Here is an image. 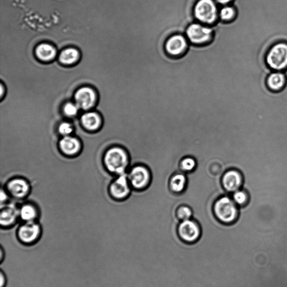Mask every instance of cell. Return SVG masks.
<instances>
[{"label": "cell", "mask_w": 287, "mask_h": 287, "mask_svg": "<svg viewBox=\"0 0 287 287\" xmlns=\"http://www.w3.org/2000/svg\"><path fill=\"white\" fill-rule=\"evenodd\" d=\"M79 57V54L78 50L74 48H68L62 52L59 59L62 64L70 65L76 63Z\"/></svg>", "instance_id": "ffe728a7"}, {"label": "cell", "mask_w": 287, "mask_h": 287, "mask_svg": "<svg viewBox=\"0 0 287 287\" xmlns=\"http://www.w3.org/2000/svg\"><path fill=\"white\" fill-rule=\"evenodd\" d=\"M232 199L237 205L244 206L248 203L249 196L246 192L238 190L233 193Z\"/></svg>", "instance_id": "d4e9b609"}, {"label": "cell", "mask_w": 287, "mask_h": 287, "mask_svg": "<svg viewBox=\"0 0 287 287\" xmlns=\"http://www.w3.org/2000/svg\"><path fill=\"white\" fill-rule=\"evenodd\" d=\"M80 119L83 128L90 131L99 130L102 125V119L99 114L96 112L85 113Z\"/></svg>", "instance_id": "2e32d148"}, {"label": "cell", "mask_w": 287, "mask_h": 287, "mask_svg": "<svg viewBox=\"0 0 287 287\" xmlns=\"http://www.w3.org/2000/svg\"><path fill=\"white\" fill-rule=\"evenodd\" d=\"M56 49L50 44L42 43L38 45L36 49V54L38 58L43 61H50L54 59L56 56Z\"/></svg>", "instance_id": "ac0fdd59"}, {"label": "cell", "mask_w": 287, "mask_h": 287, "mask_svg": "<svg viewBox=\"0 0 287 287\" xmlns=\"http://www.w3.org/2000/svg\"><path fill=\"white\" fill-rule=\"evenodd\" d=\"M128 177L132 188L142 190L150 184L152 175L147 166L136 164L129 171Z\"/></svg>", "instance_id": "8992f818"}, {"label": "cell", "mask_w": 287, "mask_h": 287, "mask_svg": "<svg viewBox=\"0 0 287 287\" xmlns=\"http://www.w3.org/2000/svg\"><path fill=\"white\" fill-rule=\"evenodd\" d=\"M4 257H5V252L2 247L1 249H0V261H1V262H3Z\"/></svg>", "instance_id": "4dcf8cb0"}, {"label": "cell", "mask_w": 287, "mask_h": 287, "mask_svg": "<svg viewBox=\"0 0 287 287\" xmlns=\"http://www.w3.org/2000/svg\"><path fill=\"white\" fill-rule=\"evenodd\" d=\"M268 83L271 88L274 90H278L282 88L284 85V76L281 73L273 74L269 78Z\"/></svg>", "instance_id": "44dd1931"}, {"label": "cell", "mask_w": 287, "mask_h": 287, "mask_svg": "<svg viewBox=\"0 0 287 287\" xmlns=\"http://www.w3.org/2000/svg\"><path fill=\"white\" fill-rule=\"evenodd\" d=\"M221 182L227 193H234L243 185V175L236 170H228L223 174Z\"/></svg>", "instance_id": "8fae6325"}, {"label": "cell", "mask_w": 287, "mask_h": 287, "mask_svg": "<svg viewBox=\"0 0 287 287\" xmlns=\"http://www.w3.org/2000/svg\"><path fill=\"white\" fill-rule=\"evenodd\" d=\"M7 189L11 196L16 199H22L27 196L31 190L30 183L21 178H15L9 181Z\"/></svg>", "instance_id": "4fadbf2b"}, {"label": "cell", "mask_w": 287, "mask_h": 287, "mask_svg": "<svg viewBox=\"0 0 287 287\" xmlns=\"http://www.w3.org/2000/svg\"><path fill=\"white\" fill-rule=\"evenodd\" d=\"M178 237L182 242L194 244L198 242L202 234L199 223L194 219L180 222L177 226Z\"/></svg>", "instance_id": "5b68a950"}, {"label": "cell", "mask_w": 287, "mask_h": 287, "mask_svg": "<svg viewBox=\"0 0 287 287\" xmlns=\"http://www.w3.org/2000/svg\"><path fill=\"white\" fill-rule=\"evenodd\" d=\"M190 43L185 34L176 33L169 37L164 43L167 54L172 57H180L185 54Z\"/></svg>", "instance_id": "ba28073f"}, {"label": "cell", "mask_w": 287, "mask_h": 287, "mask_svg": "<svg viewBox=\"0 0 287 287\" xmlns=\"http://www.w3.org/2000/svg\"><path fill=\"white\" fill-rule=\"evenodd\" d=\"M0 280H1V283H0V287H5L7 285V278H6L5 274L3 271L0 272Z\"/></svg>", "instance_id": "83f0119b"}, {"label": "cell", "mask_w": 287, "mask_h": 287, "mask_svg": "<svg viewBox=\"0 0 287 287\" xmlns=\"http://www.w3.org/2000/svg\"><path fill=\"white\" fill-rule=\"evenodd\" d=\"M79 109L76 103H67L63 108V112L67 117H73L77 115Z\"/></svg>", "instance_id": "484cf974"}, {"label": "cell", "mask_w": 287, "mask_h": 287, "mask_svg": "<svg viewBox=\"0 0 287 287\" xmlns=\"http://www.w3.org/2000/svg\"><path fill=\"white\" fill-rule=\"evenodd\" d=\"M59 148L66 156H76L81 151V142L71 135L64 136L59 141Z\"/></svg>", "instance_id": "9a60e30c"}, {"label": "cell", "mask_w": 287, "mask_h": 287, "mask_svg": "<svg viewBox=\"0 0 287 287\" xmlns=\"http://www.w3.org/2000/svg\"><path fill=\"white\" fill-rule=\"evenodd\" d=\"M198 163L196 159L191 156L183 158L180 163V167L183 173L193 171L197 168Z\"/></svg>", "instance_id": "7402d4cb"}, {"label": "cell", "mask_w": 287, "mask_h": 287, "mask_svg": "<svg viewBox=\"0 0 287 287\" xmlns=\"http://www.w3.org/2000/svg\"><path fill=\"white\" fill-rule=\"evenodd\" d=\"M235 10L232 7L225 6L219 10V19L223 22H229L234 18Z\"/></svg>", "instance_id": "603a6c76"}, {"label": "cell", "mask_w": 287, "mask_h": 287, "mask_svg": "<svg viewBox=\"0 0 287 287\" xmlns=\"http://www.w3.org/2000/svg\"><path fill=\"white\" fill-rule=\"evenodd\" d=\"M185 35L190 44L204 45L211 42L214 36V30L211 26L195 21L188 26Z\"/></svg>", "instance_id": "277c9868"}, {"label": "cell", "mask_w": 287, "mask_h": 287, "mask_svg": "<svg viewBox=\"0 0 287 287\" xmlns=\"http://www.w3.org/2000/svg\"><path fill=\"white\" fill-rule=\"evenodd\" d=\"M193 11L195 21L206 26H213L219 20V10L214 0H198Z\"/></svg>", "instance_id": "3957f363"}, {"label": "cell", "mask_w": 287, "mask_h": 287, "mask_svg": "<svg viewBox=\"0 0 287 287\" xmlns=\"http://www.w3.org/2000/svg\"><path fill=\"white\" fill-rule=\"evenodd\" d=\"M74 128L71 124L67 122H63L59 125V133L63 137L71 135Z\"/></svg>", "instance_id": "4316f807"}, {"label": "cell", "mask_w": 287, "mask_h": 287, "mask_svg": "<svg viewBox=\"0 0 287 287\" xmlns=\"http://www.w3.org/2000/svg\"><path fill=\"white\" fill-rule=\"evenodd\" d=\"M214 214L217 220L225 225H233L238 221L237 205L226 195L218 198L213 205Z\"/></svg>", "instance_id": "7a4b0ae2"}, {"label": "cell", "mask_w": 287, "mask_h": 287, "mask_svg": "<svg viewBox=\"0 0 287 287\" xmlns=\"http://www.w3.org/2000/svg\"><path fill=\"white\" fill-rule=\"evenodd\" d=\"M19 215L20 219L25 222H36L38 213L35 206L26 204L19 209Z\"/></svg>", "instance_id": "d6986e66"}, {"label": "cell", "mask_w": 287, "mask_h": 287, "mask_svg": "<svg viewBox=\"0 0 287 287\" xmlns=\"http://www.w3.org/2000/svg\"><path fill=\"white\" fill-rule=\"evenodd\" d=\"M76 103L80 109L89 110L95 103L96 95L93 89L89 87L79 89L75 95Z\"/></svg>", "instance_id": "7c38bea8"}, {"label": "cell", "mask_w": 287, "mask_h": 287, "mask_svg": "<svg viewBox=\"0 0 287 287\" xmlns=\"http://www.w3.org/2000/svg\"><path fill=\"white\" fill-rule=\"evenodd\" d=\"M104 163L111 173L117 176L126 173L130 165V157L125 149L113 147L108 149L104 156Z\"/></svg>", "instance_id": "6da1fadb"}, {"label": "cell", "mask_w": 287, "mask_h": 287, "mask_svg": "<svg viewBox=\"0 0 287 287\" xmlns=\"http://www.w3.org/2000/svg\"><path fill=\"white\" fill-rule=\"evenodd\" d=\"M193 211L187 205H183L180 206L176 211V216L180 222L193 219Z\"/></svg>", "instance_id": "cb8c5ba5"}, {"label": "cell", "mask_w": 287, "mask_h": 287, "mask_svg": "<svg viewBox=\"0 0 287 287\" xmlns=\"http://www.w3.org/2000/svg\"><path fill=\"white\" fill-rule=\"evenodd\" d=\"M0 223L3 228H10L13 226L18 218L19 209L14 204H2Z\"/></svg>", "instance_id": "5bb4252c"}, {"label": "cell", "mask_w": 287, "mask_h": 287, "mask_svg": "<svg viewBox=\"0 0 287 287\" xmlns=\"http://www.w3.org/2000/svg\"><path fill=\"white\" fill-rule=\"evenodd\" d=\"M216 2L222 5H226L231 2V0H215Z\"/></svg>", "instance_id": "f546056e"}, {"label": "cell", "mask_w": 287, "mask_h": 287, "mask_svg": "<svg viewBox=\"0 0 287 287\" xmlns=\"http://www.w3.org/2000/svg\"><path fill=\"white\" fill-rule=\"evenodd\" d=\"M41 234V227L36 222H25L17 231V237L20 242L28 246L36 244Z\"/></svg>", "instance_id": "52a82bcc"}, {"label": "cell", "mask_w": 287, "mask_h": 287, "mask_svg": "<svg viewBox=\"0 0 287 287\" xmlns=\"http://www.w3.org/2000/svg\"><path fill=\"white\" fill-rule=\"evenodd\" d=\"M8 195L7 194V193L3 190H2L1 192L2 204L3 203V202L5 203L6 201L8 200Z\"/></svg>", "instance_id": "f1b7e54d"}, {"label": "cell", "mask_w": 287, "mask_h": 287, "mask_svg": "<svg viewBox=\"0 0 287 287\" xmlns=\"http://www.w3.org/2000/svg\"><path fill=\"white\" fill-rule=\"evenodd\" d=\"M187 177L185 173H176L171 177L170 187L171 190L176 194H180L185 190L187 185Z\"/></svg>", "instance_id": "e0dca14e"}, {"label": "cell", "mask_w": 287, "mask_h": 287, "mask_svg": "<svg viewBox=\"0 0 287 287\" xmlns=\"http://www.w3.org/2000/svg\"><path fill=\"white\" fill-rule=\"evenodd\" d=\"M131 188L128 174H125L118 176L111 183L109 190L114 199L117 200H125L130 196Z\"/></svg>", "instance_id": "9c48e42d"}, {"label": "cell", "mask_w": 287, "mask_h": 287, "mask_svg": "<svg viewBox=\"0 0 287 287\" xmlns=\"http://www.w3.org/2000/svg\"><path fill=\"white\" fill-rule=\"evenodd\" d=\"M267 62L274 69L281 70L287 66V45L277 44L270 51Z\"/></svg>", "instance_id": "30bf717a"}]
</instances>
